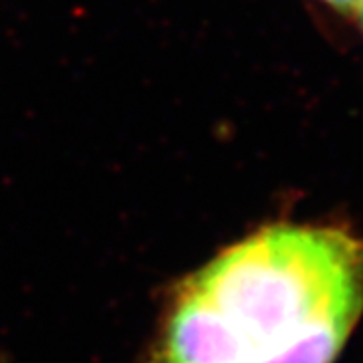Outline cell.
I'll return each mask as SVG.
<instances>
[{"instance_id":"obj_3","label":"cell","mask_w":363,"mask_h":363,"mask_svg":"<svg viewBox=\"0 0 363 363\" xmlns=\"http://www.w3.org/2000/svg\"><path fill=\"white\" fill-rule=\"evenodd\" d=\"M353 18H357V23L362 26V33H363V0L357 4V9H355V13H353Z\"/></svg>"},{"instance_id":"obj_1","label":"cell","mask_w":363,"mask_h":363,"mask_svg":"<svg viewBox=\"0 0 363 363\" xmlns=\"http://www.w3.org/2000/svg\"><path fill=\"white\" fill-rule=\"evenodd\" d=\"M363 313V240L331 226L271 224L224 248L169 298L160 363H264Z\"/></svg>"},{"instance_id":"obj_2","label":"cell","mask_w":363,"mask_h":363,"mask_svg":"<svg viewBox=\"0 0 363 363\" xmlns=\"http://www.w3.org/2000/svg\"><path fill=\"white\" fill-rule=\"evenodd\" d=\"M321 2H325L327 6H331V9H333V11H337V13L353 16L355 9H357V4H359L362 0H321Z\"/></svg>"}]
</instances>
